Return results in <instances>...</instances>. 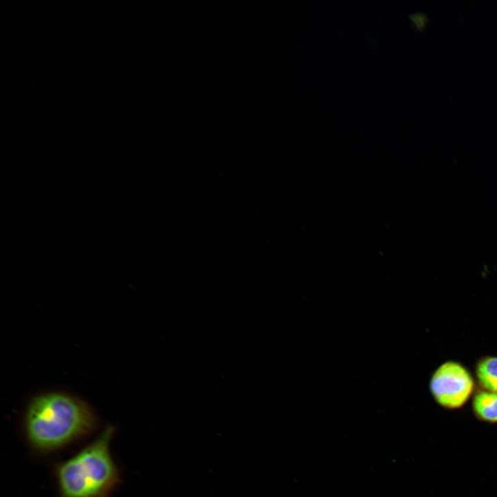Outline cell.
Returning <instances> with one entry per match:
<instances>
[{"label":"cell","mask_w":497,"mask_h":497,"mask_svg":"<svg viewBox=\"0 0 497 497\" xmlns=\"http://www.w3.org/2000/svg\"><path fill=\"white\" fill-rule=\"evenodd\" d=\"M472 409L480 421L497 423V393L485 390L477 392L472 400Z\"/></svg>","instance_id":"obj_4"},{"label":"cell","mask_w":497,"mask_h":497,"mask_svg":"<svg viewBox=\"0 0 497 497\" xmlns=\"http://www.w3.org/2000/svg\"><path fill=\"white\" fill-rule=\"evenodd\" d=\"M413 26L418 30H423L429 22V18L426 14L421 12L413 13L409 16Z\"/></svg>","instance_id":"obj_6"},{"label":"cell","mask_w":497,"mask_h":497,"mask_svg":"<svg viewBox=\"0 0 497 497\" xmlns=\"http://www.w3.org/2000/svg\"><path fill=\"white\" fill-rule=\"evenodd\" d=\"M115 433L108 426L92 442L55 467L59 497H109L120 482L110 445Z\"/></svg>","instance_id":"obj_2"},{"label":"cell","mask_w":497,"mask_h":497,"mask_svg":"<svg viewBox=\"0 0 497 497\" xmlns=\"http://www.w3.org/2000/svg\"><path fill=\"white\" fill-rule=\"evenodd\" d=\"M97 420L82 400L62 392L35 396L26 408L23 428L27 441L36 451L59 450L92 433Z\"/></svg>","instance_id":"obj_1"},{"label":"cell","mask_w":497,"mask_h":497,"mask_svg":"<svg viewBox=\"0 0 497 497\" xmlns=\"http://www.w3.org/2000/svg\"><path fill=\"white\" fill-rule=\"evenodd\" d=\"M476 374L483 390L497 393V357L481 358L476 364Z\"/></svg>","instance_id":"obj_5"},{"label":"cell","mask_w":497,"mask_h":497,"mask_svg":"<svg viewBox=\"0 0 497 497\" xmlns=\"http://www.w3.org/2000/svg\"><path fill=\"white\" fill-rule=\"evenodd\" d=\"M429 388L438 405L445 409H456L468 401L474 389V382L463 365L447 361L433 372Z\"/></svg>","instance_id":"obj_3"}]
</instances>
